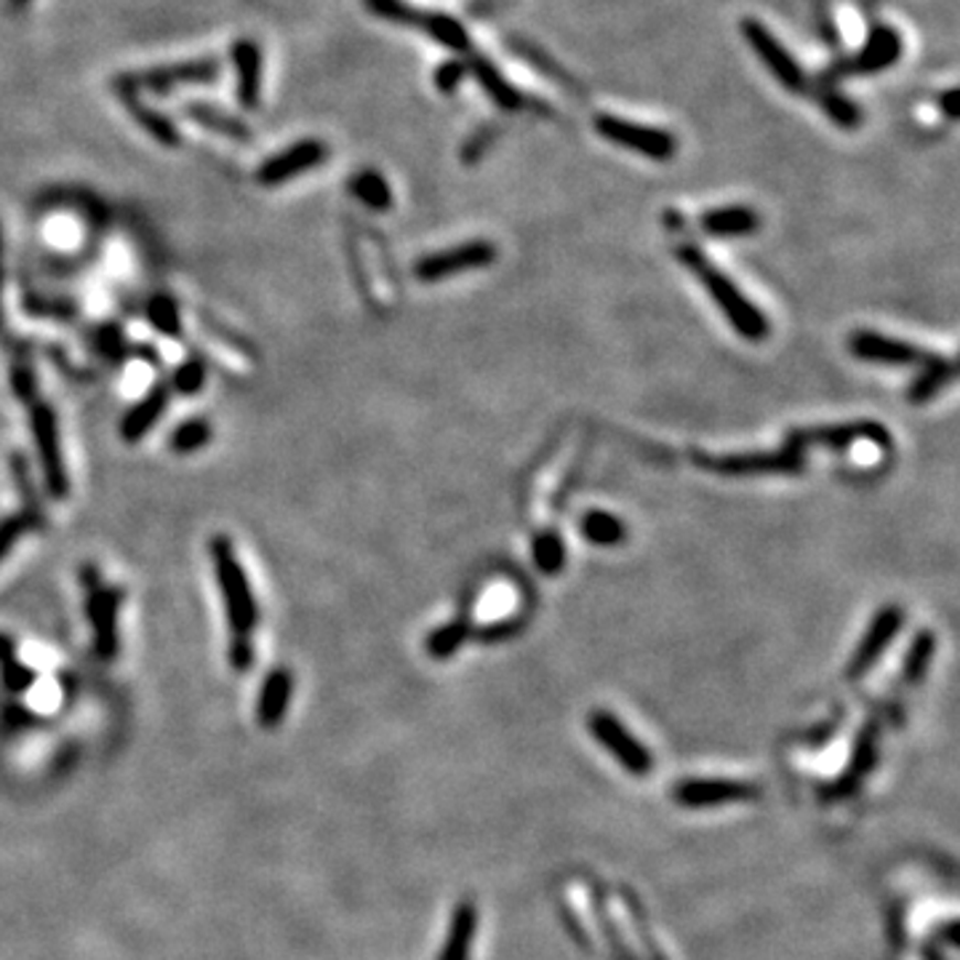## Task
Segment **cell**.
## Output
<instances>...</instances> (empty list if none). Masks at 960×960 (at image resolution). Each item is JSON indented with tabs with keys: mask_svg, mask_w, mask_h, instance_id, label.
<instances>
[{
	"mask_svg": "<svg viewBox=\"0 0 960 960\" xmlns=\"http://www.w3.org/2000/svg\"><path fill=\"white\" fill-rule=\"evenodd\" d=\"M211 563L216 568V582L224 598L230 625V668L235 672H246L254 662L252 632L259 622V606H256L252 587H248L246 572H243L233 542L227 536H216L209 544Z\"/></svg>",
	"mask_w": 960,
	"mask_h": 960,
	"instance_id": "6da1fadb",
	"label": "cell"
},
{
	"mask_svg": "<svg viewBox=\"0 0 960 960\" xmlns=\"http://www.w3.org/2000/svg\"><path fill=\"white\" fill-rule=\"evenodd\" d=\"M675 254H678V262H681L683 267H689V270L694 273V278L707 288L715 307L726 316L728 326H732L736 334L747 339V342H764V339L771 334V326H768V318L764 316V310H760L758 305H753L750 299L742 294V288L707 259V254L700 252L696 246H691V243H686V246H678Z\"/></svg>",
	"mask_w": 960,
	"mask_h": 960,
	"instance_id": "7a4b0ae2",
	"label": "cell"
},
{
	"mask_svg": "<svg viewBox=\"0 0 960 960\" xmlns=\"http://www.w3.org/2000/svg\"><path fill=\"white\" fill-rule=\"evenodd\" d=\"M806 444L800 433L790 435L779 451H753V454H728V457H700L696 462L721 472V476H796L803 470Z\"/></svg>",
	"mask_w": 960,
	"mask_h": 960,
	"instance_id": "3957f363",
	"label": "cell"
},
{
	"mask_svg": "<svg viewBox=\"0 0 960 960\" xmlns=\"http://www.w3.org/2000/svg\"><path fill=\"white\" fill-rule=\"evenodd\" d=\"M222 75V64L216 56H201V60H188L177 64H166V67L147 70L137 75H120L115 81V92H134L139 88L150 94H169L179 86H198V83H211Z\"/></svg>",
	"mask_w": 960,
	"mask_h": 960,
	"instance_id": "277c9868",
	"label": "cell"
},
{
	"mask_svg": "<svg viewBox=\"0 0 960 960\" xmlns=\"http://www.w3.org/2000/svg\"><path fill=\"white\" fill-rule=\"evenodd\" d=\"M593 126L611 145L627 147L630 152L657 160V163H668L678 152V139L670 131H664V128L643 126L636 124V120L617 118V115H598L593 120Z\"/></svg>",
	"mask_w": 960,
	"mask_h": 960,
	"instance_id": "5b68a950",
	"label": "cell"
},
{
	"mask_svg": "<svg viewBox=\"0 0 960 960\" xmlns=\"http://www.w3.org/2000/svg\"><path fill=\"white\" fill-rule=\"evenodd\" d=\"M30 427H32V440H35L38 459L43 467V480L49 486V494L54 499L67 497L70 480H67V467L62 459V444H60V427H56V416L51 412L49 403H32L30 406Z\"/></svg>",
	"mask_w": 960,
	"mask_h": 960,
	"instance_id": "8992f818",
	"label": "cell"
},
{
	"mask_svg": "<svg viewBox=\"0 0 960 960\" xmlns=\"http://www.w3.org/2000/svg\"><path fill=\"white\" fill-rule=\"evenodd\" d=\"M494 262H497L494 243L467 241V243H459V246L444 248V252L422 256V259L416 262L414 275L422 280V284H438V280L451 278V275L483 270V267L494 265Z\"/></svg>",
	"mask_w": 960,
	"mask_h": 960,
	"instance_id": "52a82bcc",
	"label": "cell"
},
{
	"mask_svg": "<svg viewBox=\"0 0 960 960\" xmlns=\"http://www.w3.org/2000/svg\"><path fill=\"white\" fill-rule=\"evenodd\" d=\"M587 728H590L595 739H598L600 745H604L606 750L627 768V771L636 774V777H646V774L651 771L654 760H651L649 750H646L636 736L627 732L625 723L614 718L611 713H606V710H595L590 718H587Z\"/></svg>",
	"mask_w": 960,
	"mask_h": 960,
	"instance_id": "ba28073f",
	"label": "cell"
},
{
	"mask_svg": "<svg viewBox=\"0 0 960 960\" xmlns=\"http://www.w3.org/2000/svg\"><path fill=\"white\" fill-rule=\"evenodd\" d=\"M742 35H745V41L750 43L755 56L766 64L768 73L782 83L787 92H796V94L803 92L806 86L803 70H800V64L792 60L790 51L777 41V35H774L771 30L764 28L758 19H742Z\"/></svg>",
	"mask_w": 960,
	"mask_h": 960,
	"instance_id": "9c48e42d",
	"label": "cell"
},
{
	"mask_svg": "<svg viewBox=\"0 0 960 960\" xmlns=\"http://www.w3.org/2000/svg\"><path fill=\"white\" fill-rule=\"evenodd\" d=\"M849 352L860 361L883 363V366H920L926 361L928 352L905 342V339H894L878 331H854L849 337Z\"/></svg>",
	"mask_w": 960,
	"mask_h": 960,
	"instance_id": "30bf717a",
	"label": "cell"
},
{
	"mask_svg": "<svg viewBox=\"0 0 960 960\" xmlns=\"http://www.w3.org/2000/svg\"><path fill=\"white\" fill-rule=\"evenodd\" d=\"M902 625H905V611L899 606H883L878 614L870 622L867 632H864L860 649L854 651L849 664V678H862L870 668H875V662L883 657V651L892 646V640L899 636Z\"/></svg>",
	"mask_w": 960,
	"mask_h": 960,
	"instance_id": "8fae6325",
	"label": "cell"
},
{
	"mask_svg": "<svg viewBox=\"0 0 960 960\" xmlns=\"http://www.w3.org/2000/svg\"><path fill=\"white\" fill-rule=\"evenodd\" d=\"M326 158H329V145L318 142V139H302V142L291 145L288 150L280 152V156L267 158L265 163H262V169L256 171V182L267 184V188H273V184H284L288 179L316 169V166L323 163Z\"/></svg>",
	"mask_w": 960,
	"mask_h": 960,
	"instance_id": "7c38bea8",
	"label": "cell"
},
{
	"mask_svg": "<svg viewBox=\"0 0 960 960\" xmlns=\"http://www.w3.org/2000/svg\"><path fill=\"white\" fill-rule=\"evenodd\" d=\"M92 593H88V617H92L94 638H96V654L102 659H113L118 651V593L99 590L96 582H88Z\"/></svg>",
	"mask_w": 960,
	"mask_h": 960,
	"instance_id": "4fadbf2b",
	"label": "cell"
},
{
	"mask_svg": "<svg viewBox=\"0 0 960 960\" xmlns=\"http://www.w3.org/2000/svg\"><path fill=\"white\" fill-rule=\"evenodd\" d=\"M902 56V35L888 24H878V28L870 30L867 41L856 60L849 64V73L856 75H875L888 70L892 64Z\"/></svg>",
	"mask_w": 960,
	"mask_h": 960,
	"instance_id": "5bb4252c",
	"label": "cell"
},
{
	"mask_svg": "<svg viewBox=\"0 0 960 960\" xmlns=\"http://www.w3.org/2000/svg\"><path fill=\"white\" fill-rule=\"evenodd\" d=\"M233 62L238 73V102L246 110H256L262 102V51L254 41L241 38L233 43Z\"/></svg>",
	"mask_w": 960,
	"mask_h": 960,
	"instance_id": "9a60e30c",
	"label": "cell"
},
{
	"mask_svg": "<svg viewBox=\"0 0 960 960\" xmlns=\"http://www.w3.org/2000/svg\"><path fill=\"white\" fill-rule=\"evenodd\" d=\"M702 230L713 238H745L760 227V214L753 206H718L702 214Z\"/></svg>",
	"mask_w": 960,
	"mask_h": 960,
	"instance_id": "2e32d148",
	"label": "cell"
},
{
	"mask_svg": "<svg viewBox=\"0 0 960 960\" xmlns=\"http://www.w3.org/2000/svg\"><path fill=\"white\" fill-rule=\"evenodd\" d=\"M294 678L291 672L278 668L265 678L259 691V704H256V721L262 728H278L280 721L286 718L288 702H291Z\"/></svg>",
	"mask_w": 960,
	"mask_h": 960,
	"instance_id": "e0dca14e",
	"label": "cell"
},
{
	"mask_svg": "<svg viewBox=\"0 0 960 960\" xmlns=\"http://www.w3.org/2000/svg\"><path fill=\"white\" fill-rule=\"evenodd\" d=\"M166 406H169V387L160 384V387L150 390V393H147L145 398L124 416V422H120V438L128 440V444L142 440L145 435L156 427L160 416H163Z\"/></svg>",
	"mask_w": 960,
	"mask_h": 960,
	"instance_id": "ac0fdd59",
	"label": "cell"
},
{
	"mask_svg": "<svg viewBox=\"0 0 960 960\" xmlns=\"http://www.w3.org/2000/svg\"><path fill=\"white\" fill-rule=\"evenodd\" d=\"M753 796V787L739 782H723V779H694L675 790L678 803L686 806H715L728 800H745Z\"/></svg>",
	"mask_w": 960,
	"mask_h": 960,
	"instance_id": "d6986e66",
	"label": "cell"
},
{
	"mask_svg": "<svg viewBox=\"0 0 960 960\" xmlns=\"http://www.w3.org/2000/svg\"><path fill=\"white\" fill-rule=\"evenodd\" d=\"M952 380H956V361L928 352L926 361L920 363V374L915 376L910 390H907V401L915 403V406H924L934 395L942 393Z\"/></svg>",
	"mask_w": 960,
	"mask_h": 960,
	"instance_id": "ffe728a7",
	"label": "cell"
},
{
	"mask_svg": "<svg viewBox=\"0 0 960 960\" xmlns=\"http://www.w3.org/2000/svg\"><path fill=\"white\" fill-rule=\"evenodd\" d=\"M476 928H478L476 905L465 902V905H459L457 913H454L446 945H444V950H440V960H470Z\"/></svg>",
	"mask_w": 960,
	"mask_h": 960,
	"instance_id": "44dd1931",
	"label": "cell"
},
{
	"mask_svg": "<svg viewBox=\"0 0 960 960\" xmlns=\"http://www.w3.org/2000/svg\"><path fill=\"white\" fill-rule=\"evenodd\" d=\"M472 73H476V78L480 86H483V92L494 99L497 107H502V110L515 113L523 107V96L518 92L512 83L504 78L502 73L491 64L489 60H483V56H476L472 60Z\"/></svg>",
	"mask_w": 960,
	"mask_h": 960,
	"instance_id": "7402d4cb",
	"label": "cell"
},
{
	"mask_svg": "<svg viewBox=\"0 0 960 960\" xmlns=\"http://www.w3.org/2000/svg\"><path fill=\"white\" fill-rule=\"evenodd\" d=\"M184 115L192 120H198L201 126H206L209 131L222 134V137L238 139V142H248V139H252V131H248V126L243 124L241 118L220 110V107H211L206 102H190V105L184 107Z\"/></svg>",
	"mask_w": 960,
	"mask_h": 960,
	"instance_id": "603a6c76",
	"label": "cell"
},
{
	"mask_svg": "<svg viewBox=\"0 0 960 960\" xmlns=\"http://www.w3.org/2000/svg\"><path fill=\"white\" fill-rule=\"evenodd\" d=\"M118 94H120V99H124L126 110L134 115V120H137V124L142 126L145 131L150 134L152 139H156V142L166 145V147L179 145V131L174 128V124L166 118V115H160L156 110H150V107H145L142 99H139V96L134 92H118Z\"/></svg>",
	"mask_w": 960,
	"mask_h": 960,
	"instance_id": "cb8c5ba5",
	"label": "cell"
},
{
	"mask_svg": "<svg viewBox=\"0 0 960 960\" xmlns=\"http://www.w3.org/2000/svg\"><path fill=\"white\" fill-rule=\"evenodd\" d=\"M582 534L598 547H617L627 540V523L606 510H590L582 518Z\"/></svg>",
	"mask_w": 960,
	"mask_h": 960,
	"instance_id": "d4e9b609",
	"label": "cell"
},
{
	"mask_svg": "<svg viewBox=\"0 0 960 960\" xmlns=\"http://www.w3.org/2000/svg\"><path fill=\"white\" fill-rule=\"evenodd\" d=\"M350 192L355 201H361L363 206L371 211H387L393 206V190H390V182L374 169L358 171V174L350 179Z\"/></svg>",
	"mask_w": 960,
	"mask_h": 960,
	"instance_id": "484cf974",
	"label": "cell"
},
{
	"mask_svg": "<svg viewBox=\"0 0 960 960\" xmlns=\"http://www.w3.org/2000/svg\"><path fill=\"white\" fill-rule=\"evenodd\" d=\"M419 30L427 32V35H430L433 41H438L440 46L459 51V54H467L472 46L467 30L457 22V19L448 14H425V11H422Z\"/></svg>",
	"mask_w": 960,
	"mask_h": 960,
	"instance_id": "4316f807",
	"label": "cell"
},
{
	"mask_svg": "<svg viewBox=\"0 0 960 960\" xmlns=\"http://www.w3.org/2000/svg\"><path fill=\"white\" fill-rule=\"evenodd\" d=\"M531 550H534V563L542 574H561L563 566H566V544H563L558 531H540L534 536Z\"/></svg>",
	"mask_w": 960,
	"mask_h": 960,
	"instance_id": "83f0119b",
	"label": "cell"
},
{
	"mask_svg": "<svg viewBox=\"0 0 960 960\" xmlns=\"http://www.w3.org/2000/svg\"><path fill=\"white\" fill-rule=\"evenodd\" d=\"M934 649H937V640H934L931 630H920L918 636L913 638L910 649H907L905 664H902V675H905L907 683H918L920 678L926 675L928 664H931Z\"/></svg>",
	"mask_w": 960,
	"mask_h": 960,
	"instance_id": "f1b7e54d",
	"label": "cell"
},
{
	"mask_svg": "<svg viewBox=\"0 0 960 960\" xmlns=\"http://www.w3.org/2000/svg\"><path fill=\"white\" fill-rule=\"evenodd\" d=\"M472 627L467 619H454V622H448L444 627H438V630L433 632L430 638H427V654L435 659H446L451 654H457L459 646L465 643L467 638H470Z\"/></svg>",
	"mask_w": 960,
	"mask_h": 960,
	"instance_id": "f546056e",
	"label": "cell"
},
{
	"mask_svg": "<svg viewBox=\"0 0 960 960\" xmlns=\"http://www.w3.org/2000/svg\"><path fill=\"white\" fill-rule=\"evenodd\" d=\"M211 425L206 419H188L171 433L169 446L174 454H195L211 440Z\"/></svg>",
	"mask_w": 960,
	"mask_h": 960,
	"instance_id": "4dcf8cb0",
	"label": "cell"
},
{
	"mask_svg": "<svg viewBox=\"0 0 960 960\" xmlns=\"http://www.w3.org/2000/svg\"><path fill=\"white\" fill-rule=\"evenodd\" d=\"M0 672H3V683L9 691L22 694V691L30 689L32 672L22 662H17L14 646L6 638H0Z\"/></svg>",
	"mask_w": 960,
	"mask_h": 960,
	"instance_id": "1f68e13d",
	"label": "cell"
},
{
	"mask_svg": "<svg viewBox=\"0 0 960 960\" xmlns=\"http://www.w3.org/2000/svg\"><path fill=\"white\" fill-rule=\"evenodd\" d=\"M822 110L832 120V124L846 128V131H851V128H856V126L862 124V110H860V107H856L854 102L846 99V96H841V94H828V96H824V99H822Z\"/></svg>",
	"mask_w": 960,
	"mask_h": 960,
	"instance_id": "d6a6232c",
	"label": "cell"
},
{
	"mask_svg": "<svg viewBox=\"0 0 960 960\" xmlns=\"http://www.w3.org/2000/svg\"><path fill=\"white\" fill-rule=\"evenodd\" d=\"M147 316H150V323L156 326L163 337H177L179 334V312L177 305L171 302L169 297H156L150 299V307H147Z\"/></svg>",
	"mask_w": 960,
	"mask_h": 960,
	"instance_id": "836d02e7",
	"label": "cell"
},
{
	"mask_svg": "<svg viewBox=\"0 0 960 960\" xmlns=\"http://www.w3.org/2000/svg\"><path fill=\"white\" fill-rule=\"evenodd\" d=\"M366 6L371 11H374L376 17L390 19V22L395 24H408V28H419V19L422 11L412 9V6H406L403 0H366Z\"/></svg>",
	"mask_w": 960,
	"mask_h": 960,
	"instance_id": "e575fe53",
	"label": "cell"
},
{
	"mask_svg": "<svg viewBox=\"0 0 960 960\" xmlns=\"http://www.w3.org/2000/svg\"><path fill=\"white\" fill-rule=\"evenodd\" d=\"M203 382H206V366H203L201 358H188L174 374V390H179L182 395L201 393Z\"/></svg>",
	"mask_w": 960,
	"mask_h": 960,
	"instance_id": "d590c367",
	"label": "cell"
},
{
	"mask_svg": "<svg viewBox=\"0 0 960 960\" xmlns=\"http://www.w3.org/2000/svg\"><path fill=\"white\" fill-rule=\"evenodd\" d=\"M467 75V64L459 60L444 62L438 70H435V86H438L440 94H454L459 88V83L465 81Z\"/></svg>",
	"mask_w": 960,
	"mask_h": 960,
	"instance_id": "8d00e7d4",
	"label": "cell"
},
{
	"mask_svg": "<svg viewBox=\"0 0 960 960\" xmlns=\"http://www.w3.org/2000/svg\"><path fill=\"white\" fill-rule=\"evenodd\" d=\"M11 382H14L17 398L32 401V393H35V376H32V366L28 358H17L14 371H11Z\"/></svg>",
	"mask_w": 960,
	"mask_h": 960,
	"instance_id": "74e56055",
	"label": "cell"
},
{
	"mask_svg": "<svg viewBox=\"0 0 960 960\" xmlns=\"http://www.w3.org/2000/svg\"><path fill=\"white\" fill-rule=\"evenodd\" d=\"M24 529H28V518L22 515H14L9 518V521L0 523V561H3L6 553L14 547V542L24 534Z\"/></svg>",
	"mask_w": 960,
	"mask_h": 960,
	"instance_id": "f35d334b",
	"label": "cell"
},
{
	"mask_svg": "<svg viewBox=\"0 0 960 960\" xmlns=\"http://www.w3.org/2000/svg\"><path fill=\"white\" fill-rule=\"evenodd\" d=\"M942 110L947 113V118H958V92L956 88H947L942 94Z\"/></svg>",
	"mask_w": 960,
	"mask_h": 960,
	"instance_id": "ab89813d",
	"label": "cell"
},
{
	"mask_svg": "<svg viewBox=\"0 0 960 960\" xmlns=\"http://www.w3.org/2000/svg\"><path fill=\"white\" fill-rule=\"evenodd\" d=\"M0 297H3V241H0ZM0 323H3V299H0Z\"/></svg>",
	"mask_w": 960,
	"mask_h": 960,
	"instance_id": "60d3db41",
	"label": "cell"
},
{
	"mask_svg": "<svg viewBox=\"0 0 960 960\" xmlns=\"http://www.w3.org/2000/svg\"><path fill=\"white\" fill-rule=\"evenodd\" d=\"M30 0H9V6L11 9H24V6H28Z\"/></svg>",
	"mask_w": 960,
	"mask_h": 960,
	"instance_id": "b9f144b4",
	"label": "cell"
}]
</instances>
